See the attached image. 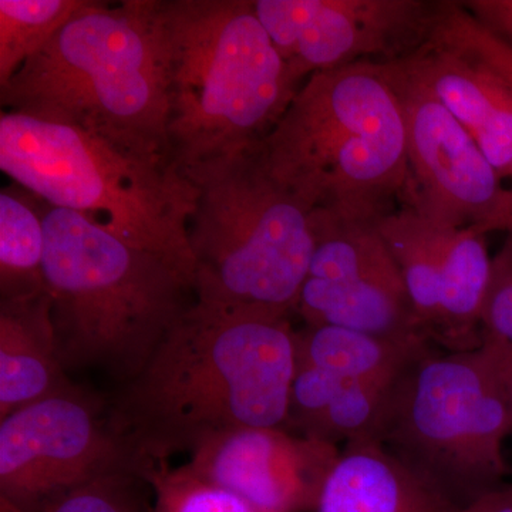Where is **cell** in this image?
Instances as JSON below:
<instances>
[{"label":"cell","mask_w":512,"mask_h":512,"mask_svg":"<svg viewBox=\"0 0 512 512\" xmlns=\"http://www.w3.org/2000/svg\"><path fill=\"white\" fill-rule=\"evenodd\" d=\"M73 384L47 292L0 301V419Z\"/></svg>","instance_id":"16"},{"label":"cell","mask_w":512,"mask_h":512,"mask_svg":"<svg viewBox=\"0 0 512 512\" xmlns=\"http://www.w3.org/2000/svg\"><path fill=\"white\" fill-rule=\"evenodd\" d=\"M269 171L311 211L380 218L409 178L406 124L384 63L313 74L264 143Z\"/></svg>","instance_id":"5"},{"label":"cell","mask_w":512,"mask_h":512,"mask_svg":"<svg viewBox=\"0 0 512 512\" xmlns=\"http://www.w3.org/2000/svg\"><path fill=\"white\" fill-rule=\"evenodd\" d=\"M168 76V146L185 173L261 146L301 84L254 0H158Z\"/></svg>","instance_id":"3"},{"label":"cell","mask_w":512,"mask_h":512,"mask_svg":"<svg viewBox=\"0 0 512 512\" xmlns=\"http://www.w3.org/2000/svg\"><path fill=\"white\" fill-rule=\"evenodd\" d=\"M494 264V278L481 318V340L485 345L512 350V264L508 255Z\"/></svg>","instance_id":"24"},{"label":"cell","mask_w":512,"mask_h":512,"mask_svg":"<svg viewBox=\"0 0 512 512\" xmlns=\"http://www.w3.org/2000/svg\"><path fill=\"white\" fill-rule=\"evenodd\" d=\"M0 512H28L20 508L19 505L12 503L8 498L0 497Z\"/></svg>","instance_id":"28"},{"label":"cell","mask_w":512,"mask_h":512,"mask_svg":"<svg viewBox=\"0 0 512 512\" xmlns=\"http://www.w3.org/2000/svg\"><path fill=\"white\" fill-rule=\"evenodd\" d=\"M406 124L404 205L453 228H478L507 187L470 133L403 60L384 63Z\"/></svg>","instance_id":"13"},{"label":"cell","mask_w":512,"mask_h":512,"mask_svg":"<svg viewBox=\"0 0 512 512\" xmlns=\"http://www.w3.org/2000/svg\"><path fill=\"white\" fill-rule=\"evenodd\" d=\"M340 451L282 427H252L205 441L187 466L261 511L309 512Z\"/></svg>","instance_id":"14"},{"label":"cell","mask_w":512,"mask_h":512,"mask_svg":"<svg viewBox=\"0 0 512 512\" xmlns=\"http://www.w3.org/2000/svg\"><path fill=\"white\" fill-rule=\"evenodd\" d=\"M431 36L478 57L512 89V45L485 28L463 2L441 0Z\"/></svg>","instance_id":"23"},{"label":"cell","mask_w":512,"mask_h":512,"mask_svg":"<svg viewBox=\"0 0 512 512\" xmlns=\"http://www.w3.org/2000/svg\"><path fill=\"white\" fill-rule=\"evenodd\" d=\"M431 343H404L338 326L296 330V362L348 379L393 383Z\"/></svg>","instance_id":"18"},{"label":"cell","mask_w":512,"mask_h":512,"mask_svg":"<svg viewBox=\"0 0 512 512\" xmlns=\"http://www.w3.org/2000/svg\"><path fill=\"white\" fill-rule=\"evenodd\" d=\"M463 5L485 28L512 45V0H467Z\"/></svg>","instance_id":"25"},{"label":"cell","mask_w":512,"mask_h":512,"mask_svg":"<svg viewBox=\"0 0 512 512\" xmlns=\"http://www.w3.org/2000/svg\"><path fill=\"white\" fill-rule=\"evenodd\" d=\"M315 512H461L377 443L348 444L320 491Z\"/></svg>","instance_id":"17"},{"label":"cell","mask_w":512,"mask_h":512,"mask_svg":"<svg viewBox=\"0 0 512 512\" xmlns=\"http://www.w3.org/2000/svg\"><path fill=\"white\" fill-rule=\"evenodd\" d=\"M295 373L289 318L195 301L121 386L111 426L138 464L191 454L227 431L286 429Z\"/></svg>","instance_id":"1"},{"label":"cell","mask_w":512,"mask_h":512,"mask_svg":"<svg viewBox=\"0 0 512 512\" xmlns=\"http://www.w3.org/2000/svg\"><path fill=\"white\" fill-rule=\"evenodd\" d=\"M150 493L138 468H120L50 498L35 512H151Z\"/></svg>","instance_id":"22"},{"label":"cell","mask_w":512,"mask_h":512,"mask_svg":"<svg viewBox=\"0 0 512 512\" xmlns=\"http://www.w3.org/2000/svg\"><path fill=\"white\" fill-rule=\"evenodd\" d=\"M43 222V274L67 372L99 369L127 383L197 301L194 284L77 212L43 202Z\"/></svg>","instance_id":"4"},{"label":"cell","mask_w":512,"mask_h":512,"mask_svg":"<svg viewBox=\"0 0 512 512\" xmlns=\"http://www.w3.org/2000/svg\"><path fill=\"white\" fill-rule=\"evenodd\" d=\"M0 103L3 111L79 127L171 163L158 0L87 2L0 87Z\"/></svg>","instance_id":"2"},{"label":"cell","mask_w":512,"mask_h":512,"mask_svg":"<svg viewBox=\"0 0 512 512\" xmlns=\"http://www.w3.org/2000/svg\"><path fill=\"white\" fill-rule=\"evenodd\" d=\"M43 202L16 185L0 192V296L23 298L46 291Z\"/></svg>","instance_id":"19"},{"label":"cell","mask_w":512,"mask_h":512,"mask_svg":"<svg viewBox=\"0 0 512 512\" xmlns=\"http://www.w3.org/2000/svg\"><path fill=\"white\" fill-rule=\"evenodd\" d=\"M151 488V512H264L237 494L197 476L185 464L146 461L138 467Z\"/></svg>","instance_id":"21"},{"label":"cell","mask_w":512,"mask_h":512,"mask_svg":"<svg viewBox=\"0 0 512 512\" xmlns=\"http://www.w3.org/2000/svg\"><path fill=\"white\" fill-rule=\"evenodd\" d=\"M403 62L463 124L501 178L512 183L511 87L478 57L433 36Z\"/></svg>","instance_id":"15"},{"label":"cell","mask_w":512,"mask_h":512,"mask_svg":"<svg viewBox=\"0 0 512 512\" xmlns=\"http://www.w3.org/2000/svg\"><path fill=\"white\" fill-rule=\"evenodd\" d=\"M508 234H511V235H512V229H511V231H510V232H508Z\"/></svg>","instance_id":"29"},{"label":"cell","mask_w":512,"mask_h":512,"mask_svg":"<svg viewBox=\"0 0 512 512\" xmlns=\"http://www.w3.org/2000/svg\"><path fill=\"white\" fill-rule=\"evenodd\" d=\"M197 301L291 318L313 252L311 210L269 171L261 146L184 173Z\"/></svg>","instance_id":"7"},{"label":"cell","mask_w":512,"mask_h":512,"mask_svg":"<svg viewBox=\"0 0 512 512\" xmlns=\"http://www.w3.org/2000/svg\"><path fill=\"white\" fill-rule=\"evenodd\" d=\"M377 228L426 338L448 352L480 348L495 269L485 235L473 227L436 224L404 204L384 214Z\"/></svg>","instance_id":"12"},{"label":"cell","mask_w":512,"mask_h":512,"mask_svg":"<svg viewBox=\"0 0 512 512\" xmlns=\"http://www.w3.org/2000/svg\"><path fill=\"white\" fill-rule=\"evenodd\" d=\"M89 0H0V87Z\"/></svg>","instance_id":"20"},{"label":"cell","mask_w":512,"mask_h":512,"mask_svg":"<svg viewBox=\"0 0 512 512\" xmlns=\"http://www.w3.org/2000/svg\"><path fill=\"white\" fill-rule=\"evenodd\" d=\"M461 512H512V485L500 484L464 507Z\"/></svg>","instance_id":"26"},{"label":"cell","mask_w":512,"mask_h":512,"mask_svg":"<svg viewBox=\"0 0 512 512\" xmlns=\"http://www.w3.org/2000/svg\"><path fill=\"white\" fill-rule=\"evenodd\" d=\"M512 406L490 346H430L397 377L380 444L460 510L503 484Z\"/></svg>","instance_id":"8"},{"label":"cell","mask_w":512,"mask_h":512,"mask_svg":"<svg viewBox=\"0 0 512 512\" xmlns=\"http://www.w3.org/2000/svg\"><path fill=\"white\" fill-rule=\"evenodd\" d=\"M485 345V343H483ZM490 346L500 360L501 372H503L505 386H507L508 396L512 406V350L500 348V346Z\"/></svg>","instance_id":"27"},{"label":"cell","mask_w":512,"mask_h":512,"mask_svg":"<svg viewBox=\"0 0 512 512\" xmlns=\"http://www.w3.org/2000/svg\"><path fill=\"white\" fill-rule=\"evenodd\" d=\"M311 220L315 244L296 306L305 325L431 343L413 311L402 272L377 228L379 218L315 210Z\"/></svg>","instance_id":"10"},{"label":"cell","mask_w":512,"mask_h":512,"mask_svg":"<svg viewBox=\"0 0 512 512\" xmlns=\"http://www.w3.org/2000/svg\"><path fill=\"white\" fill-rule=\"evenodd\" d=\"M255 12L296 83L357 63H390L429 42L440 2L254 0Z\"/></svg>","instance_id":"11"},{"label":"cell","mask_w":512,"mask_h":512,"mask_svg":"<svg viewBox=\"0 0 512 512\" xmlns=\"http://www.w3.org/2000/svg\"><path fill=\"white\" fill-rule=\"evenodd\" d=\"M128 467L138 461L111 426L109 406L77 384L0 419V497L28 512Z\"/></svg>","instance_id":"9"},{"label":"cell","mask_w":512,"mask_h":512,"mask_svg":"<svg viewBox=\"0 0 512 512\" xmlns=\"http://www.w3.org/2000/svg\"><path fill=\"white\" fill-rule=\"evenodd\" d=\"M0 168L37 200L89 218L194 284L188 231L197 188L168 161L138 156L79 127L2 111Z\"/></svg>","instance_id":"6"}]
</instances>
